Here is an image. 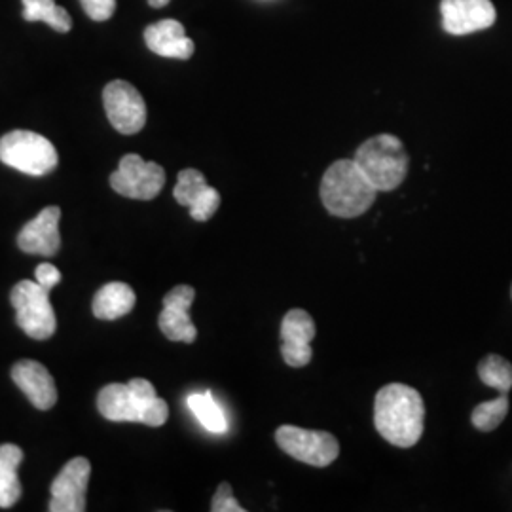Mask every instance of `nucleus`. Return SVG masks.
<instances>
[{
  "mask_svg": "<svg viewBox=\"0 0 512 512\" xmlns=\"http://www.w3.org/2000/svg\"><path fill=\"white\" fill-rule=\"evenodd\" d=\"M80 4L93 21H107L116 10V0H80Z\"/></svg>",
  "mask_w": 512,
  "mask_h": 512,
  "instance_id": "obj_25",
  "label": "nucleus"
},
{
  "mask_svg": "<svg viewBox=\"0 0 512 512\" xmlns=\"http://www.w3.org/2000/svg\"><path fill=\"white\" fill-rule=\"evenodd\" d=\"M110 186L124 198L154 200L165 186L164 167L145 162L139 154H126L110 175Z\"/></svg>",
  "mask_w": 512,
  "mask_h": 512,
  "instance_id": "obj_8",
  "label": "nucleus"
},
{
  "mask_svg": "<svg viewBox=\"0 0 512 512\" xmlns=\"http://www.w3.org/2000/svg\"><path fill=\"white\" fill-rule=\"evenodd\" d=\"M0 162L25 175L42 177L59 164V154L52 141L35 131L16 129L0 139Z\"/></svg>",
  "mask_w": 512,
  "mask_h": 512,
  "instance_id": "obj_5",
  "label": "nucleus"
},
{
  "mask_svg": "<svg viewBox=\"0 0 512 512\" xmlns=\"http://www.w3.org/2000/svg\"><path fill=\"white\" fill-rule=\"evenodd\" d=\"M211 511L213 512H245V509L239 505L238 499L234 497L232 486L228 482H222L217 490V494L213 497L211 503Z\"/></svg>",
  "mask_w": 512,
  "mask_h": 512,
  "instance_id": "obj_24",
  "label": "nucleus"
},
{
  "mask_svg": "<svg viewBox=\"0 0 512 512\" xmlns=\"http://www.w3.org/2000/svg\"><path fill=\"white\" fill-rule=\"evenodd\" d=\"M173 196L179 205L190 209V217L198 222L211 219L220 207V194L209 186L198 169H183L179 173Z\"/></svg>",
  "mask_w": 512,
  "mask_h": 512,
  "instance_id": "obj_14",
  "label": "nucleus"
},
{
  "mask_svg": "<svg viewBox=\"0 0 512 512\" xmlns=\"http://www.w3.org/2000/svg\"><path fill=\"white\" fill-rule=\"evenodd\" d=\"M353 160L378 192H391L401 186L410 167L401 139L389 133L370 137L357 148Z\"/></svg>",
  "mask_w": 512,
  "mask_h": 512,
  "instance_id": "obj_4",
  "label": "nucleus"
},
{
  "mask_svg": "<svg viewBox=\"0 0 512 512\" xmlns=\"http://www.w3.org/2000/svg\"><path fill=\"white\" fill-rule=\"evenodd\" d=\"M148 50L169 59H190L196 50L194 40L186 37L184 25L177 19H162L145 31Z\"/></svg>",
  "mask_w": 512,
  "mask_h": 512,
  "instance_id": "obj_17",
  "label": "nucleus"
},
{
  "mask_svg": "<svg viewBox=\"0 0 512 512\" xmlns=\"http://www.w3.org/2000/svg\"><path fill=\"white\" fill-rule=\"evenodd\" d=\"M478 378L482 384L494 387L499 393H509L512 389V365L501 355H486L478 363Z\"/></svg>",
  "mask_w": 512,
  "mask_h": 512,
  "instance_id": "obj_22",
  "label": "nucleus"
},
{
  "mask_svg": "<svg viewBox=\"0 0 512 512\" xmlns=\"http://www.w3.org/2000/svg\"><path fill=\"white\" fill-rule=\"evenodd\" d=\"M59 207H46L35 219L27 222L18 236L19 249L29 255L54 256L59 253L61 236H59Z\"/></svg>",
  "mask_w": 512,
  "mask_h": 512,
  "instance_id": "obj_15",
  "label": "nucleus"
},
{
  "mask_svg": "<svg viewBox=\"0 0 512 512\" xmlns=\"http://www.w3.org/2000/svg\"><path fill=\"white\" fill-rule=\"evenodd\" d=\"M507 414H509V397L507 393H501L494 401L478 404L471 414V421L478 431L490 433L503 423Z\"/></svg>",
  "mask_w": 512,
  "mask_h": 512,
  "instance_id": "obj_23",
  "label": "nucleus"
},
{
  "mask_svg": "<svg viewBox=\"0 0 512 512\" xmlns=\"http://www.w3.org/2000/svg\"><path fill=\"white\" fill-rule=\"evenodd\" d=\"M97 408L110 421H135L160 427L169 418V406L156 395L154 385L143 378L128 384H109L97 395Z\"/></svg>",
  "mask_w": 512,
  "mask_h": 512,
  "instance_id": "obj_2",
  "label": "nucleus"
},
{
  "mask_svg": "<svg viewBox=\"0 0 512 512\" xmlns=\"http://www.w3.org/2000/svg\"><path fill=\"white\" fill-rule=\"evenodd\" d=\"M319 196L330 215L357 219L376 202L378 190L366 179L355 160H338L325 171Z\"/></svg>",
  "mask_w": 512,
  "mask_h": 512,
  "instance_id": "obj_3",
  "label": "nucleus"
},
{
  "mask_svg": "<svg viewBox=\"0 0 512 512\" xmlns=\"http://www.w3.org/2000/svg\"><path fill=\"white\" fill-rule=\"evenodd\" d=\"M425 423V404L420 391L404 384L382 387L374 401L376 431L389 444L412 448L420 442Z\"/></svg>",
  "mask_w": 512,
  "mask_h": 512,
  "instance_id": "obj_1",
  "label": "nucleus"
},
{
  "mask_svg": "<svg viewBox=\"0 0 512 512\" xmlns=\"http://www.w3.org/2000/svg\"><path fill=\"white\" fill-rule=\"evenodd\" d=\"M194 298L196 291L190 285H179L165 294L164 310L158 317V325L171 342L192 344L198 338V329L190 319V306Z\"/></svg>",
  "mask_w": 512,
  "mask_h": 512,
  "instance_id": "obj_12",
  "label": "nucleus"
},
{
  "mask_svg": "<svg viewBox=\"0 0 512 512\" xmlns=\"http://www.w3.org/2000/svg\"><path fill=\"white\" fill-rule=\"evenodd\" d=\"M35 277H37V283H40L44 289H48V291H52L55 285H59L61 283V272L52 266V264H40L37 268V272H35Z\"/></svg>",
  "mask_w": 512,
  "mask_h": 512,
  "instance_id": "obj_26",
  "label": "nucleus"
},
{
  "mask_svg": "<svg viewBox=\"0 0 512 512\" xmlns=\"http://www.w3.org/2000/svg\"><path fill=\"white\" fill-rule=\"evenodd\" d=\"M444 31L450 35H471L495 23L492 0H440Z\"/></svg>",
  "mask_w": 512,
  "mask_h": 512,
  "instance_id": "obj_11",
  "label": "nucleus"
},
{
  "mask_svg": "<svg viewBox=\"0 0 512 512\" xmlns=\"http://www.w3.org/2000/svg\"><path fill=\"white\" fill-rule=\"evenodd\" d=\"M169 2H171V0H148V4H150L152 8H164Z\"/></svg>",
  "mask_w": 512,
  "mask_h": 512,
  "instance_id": "obj_27",
  "label": "nucleus"
},
{
  "mask_svg": "<svg viewBox=\"0 0 512 512\" xmlns=\"http://www.w3.org/2000/svg\"><path fill=\"white\" fill-rule=\"evenodd\" d=\"M275 442L291 458L313 467H329L340 454V444L334 435L296 425H281L275 431Z\"/></svg>",
  "mask_w": 512,
  "mask_h": 512,
  "instance_id": "obj_7",
  "label": "nucleus"
},
{
  "mask_svg": "<svg viewBox=\"0 0 512 512\" xmlns=\"http://www.w3.org/2000/svg\"><path fill=\"white\" fill-rule=\"evenodd\" d=\"M188 408L198 418L203 427L211 433H224L228 429V421L222 412L219 403L213 399L209 391L194 393L188 397Z\"/></svg>",
  "mask_w": 512,
  "mask_h": 512,
  "instance_id": "obj_21",
  "label": "nucleus"
},
{
  "mask_svg": "<svg viewBox=\"0 0 512 512\" xmlns=\"http://www.w3.org/2000/svg\"><path fill=\"white\" fill-rule=\"evenodd\" d=\"M92 465L86 458H73L55 476L52 484V512L86 511V492L90 484Z\"/></svg>",
  "mask_w": 512,
  "mask_h": 512,
  "instance_id": "obj_10",
  "label": "nucleus"
},
{
  "mask_svg": "<svg viewBox=\"0 0 512 512\" xmlns=\"http://www.w3.org/2000/svg\"><path fill=\"white\" fill-rule=\"evenodd\" d=\"M103 105L112 128L122 135H135L147 124L143 95L126 80H112L103 90Z\"/></svg>",
  "mask_w": 512,
  "mask_h": 512,
  "instance_id": "obj_9",
  "label": "nucleus"
},
{
  "mask_svg": "<svg viewBox=\"0 0 512 512\" xmlns=\"http://www.w3.org/2000/svg\"><path fill=\"white\" fill-rule=\"evenodd\" d=\"M511 296H512V289H511Z\"/></svg>",
  "mask_w": 512,
  "mask_h": 512,
  "instance_id": "obj_28",
  "label": "nucleus"
},
{
  "mask_svg": "<svg viewBox=\"0 0 512 512\" xmlns=\"http://www.w3.org/2000/svg\"><path fill=\"white\" fill-rule=\"evenodd\" d=\"M281 355L293 368L310 365L313 351L311 340L315 338V323L306 310H291L281 323Z\"/></svg>",
  "mask_w": 512,
  "mask_h": 512,
  "instance_id": "obj_13",
  "label": "nucleus"
},
{
  "mask_svg": "<svg viewBox=\"0 0 512 512\" xmlns=\"http://www.w3.org/2000/svg\"><path fill=\"white\" fill-rule=\"evenodd\" d=\"M12 380L38 410H50L57 403V389L48 368L37 361H19L12 368Z\"/></svg>",
  "mask_w": 512,
  "mask_h": 512,
  "instance_id": "obj_16",
  "label": "nucleus"
},
{
  "mask_svg": "<svg viewBox=\"0 0 512 512\" xmlns=\"http://www.w3.org/2000/svg\"><path fill=\"white\" fill-rule=\"evenodd\" d=\"M23 459V452L16 444L0 446V507L8 509L16 505L21 497L18 467Z\"/></svg>",
  "mask_w": 512,
  "mask_h": 512,
  "instance_id": "obj_19",
  "label": "nucleus"
},
{
  "mask_svg": "<svg viewBox=\"0 0 512 512\" xmlns=\"http://www.w3.org/2000/svg\"><path fill=\"white\" fill-rule=\"evenodd\" d=\"M135 302H137V296L133 293V289L126 283L114 281L95 294L93 315L101 321H114L128 315L129 311L135 308Z\"/></svg>",
  "mask_w": 512,
  "mask_h": 512,
  "instance_id": "obj_18",
  "label": "nucleus"
},
{
  "mask_svg": "<svg viewBox=\"0 0 512 512\" xmlns=\"http://www.w3.org/2000/svg\"><path fill=\"white\" fill-rule=\"evenodd\" d=\"M23 2V18L27 21H44L57 33H69L73 27V19L69 12L57 6L54 0H21Z\"/></svg>",
  "mask_w": 512,
  "mask_h": 512,
  "instance_id": "obj_20",
  "label": "nucleus"
},
{
  "mask_svg": "<svg viewBox=\"0 0 512 512\" xmlns=\"http://www.w3.org/2000/svg\"><path fill=\"white\" fill-rule=\"evenodd\" d=\"M12 306L16 308L19 329L29 338L48 340L54 336L57 321L50 304V291L37 281H19L10 294Z\"/></svg>",
  "mask_w": 512,
  "mask_h": 512,
  "instance_id": "obj_6",
  "label": "nucleus"
}]
</instances>
